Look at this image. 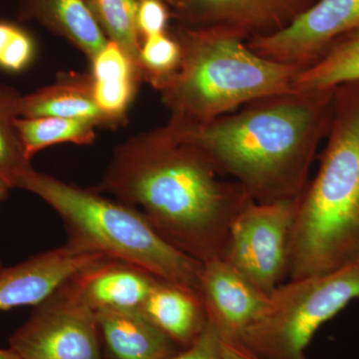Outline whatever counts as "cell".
<instances>
[{"mask_svg": "<svg viewBox=\"0 0 359 359\" xmlns=\"http://www.w3.org/2000/svg\"><path fill=\"white\" fill-rule=\"evenodd\" d=\"M15 125L30 161L40 151L57 144L90 145L96 140L98 128L93 122L59 117H20Z\"/></svg>", "mask_w": 359, "mask_h": 359, "instance_id": "20", "label": "cell"}, {"mask_svg": "<svg viewBox=\"0 0 359 359\" xmlns=\"http://www.w3.org/2000/svg\"><path fill=\"white\" fill-rule=\"evenodd\" d=\"M178 69L158 87L170 121L201 124L266 97L294 90L302 70L259 55L245 40L222 32L175 25Z\"/></svg>", "mask_w": 359, "mask_h": 359, "instance_id": "4", "label": "cell"}, {"mask_svg": "<svg viewBox=\"0 0 359 359\" xmlns=\"http://www.w3.org/2000/svg\"><path fill=\"white\" fill-rule=\"evenodd\" d=\"M20 117L85 120L98 128H109L94 99L90 74H62L53 84L22 95Z\"/></svg>", "mask_w": 359, "mask_h": 359, "instance_id": "18", "label": "cell"}, {"mask_svg": "<svg viewBox=\"0 0 359 359\" xmlns=\"http://www.w3.org/2000/svg\"><path fill=\"white\" fill-rule=\"evenodd\" d=\"M18 188L57 212L67 233L66 245L73 249L132 264L199 294L203 264L169 244L133 208L34 169Z\"/></svg>", "mask_w": 359, "mask_h": 359, "instance_id": "5", "label": "cell"}, {"mask_svg": "<svg viewBox=\"0 0 359 359\" xmlns=\"http://www.w3.org/2000/svg\"><path fill=\"white\" fill-rule=\"evenodd\" d=\"M34 55L32 37L20 26L0 21V68L21 72L32 65Z\"/></svg>", "mask_w": 359, "mask_h": 359, "instance_id": "24", "label": "cell"}, {"mask_svg": "<svg viewBox=\"0 0 359 359\" xmlns=\"http://www.w3.org/2000/svg\"><path fill=\"white\" fill-rule=\"evenodd\" d=\"M167 123L116 146L96 191L143 215L161 237L200 263L224 259L231 224L252 200Z\"/></svg>", "mask_w": 359, "mask_h": 359, "instance_id": "1", "label": "cell"}, {"mask_svg": "<svg viewBox=\"0 0 359 359\" xmlns=\"http://www.w3.org/2000/svg\"><path fill=\"white\" fill-rule=\"evenodd\" d=\"M359 299V264L330 273L287 280L238 341L262 359H308L318 330Z\"/></svg>", "mask_w": 359, "mask_h": 359, "instance_id": "6", "label": "cell"}, {"mask_svg": "<svg viewBox=\"0 0 359 359\" xmlns=\"http://www.w3.org/2000/svg\"><path fill=\"white\" fill-rule=\"evenodd\" d=\"M358 30L359 0H316L280 32L245 42L259 55L304 69Z\"/></svg>", "mask_w": 359, "mask_h": 359, "instance_id": "9", "label": "cell"}, {"mask_svg": "<svg viewBox=\"0 0 359 359\" xmlns=\"http://www.w3.org/2000/svg\"><path fill=\"white\" fill-rule=\"evenodd\" d=\"M222 337L209 321L191 346L165 359H222Z\"/></svg>", "mask_w": 359, "mask_h": 359, "instance_id": "26", "label": "cell"}, {"mask_svg": "<svg viewBox=\"0 0 359 359\" xmlns=\"http://www.w3.org/2000/svg\"><path fill=\"white\" fill-rule=\"evenodd\" d=\"M21 98L22 94L18 89L0 83V180L11 189L18 188L21 180L33 170L16 129Z\"/></svg>", "mask_w": 359, "mask_h": 359, "instance_id": "21", "label": "cell"}, {"mask_svg": "<svg viewBox=\"0 0 359 359\" xmlns=\"http://www.w3.org/2000/svg\"><path fill=\"white\" fill-rule=\"evenodd\" d=\"M170 20L171 13L165 0H139L136 25L141 40L169 32Z\"/></svg>", "mask_w": 359, "mask_h": 359, "instance_id": "25", "label": "cell"}, {"mask_svg": "<svg viewBox=\"0 0 359 359\" xmlns=\"http://www.w3.org/2000/svg\"><path fill=\"white\" fill-rule=\"evenodd\" d=\"M297 199L250 200L231 224L224 259L264 294L287 278L290 229Z\"/></svg>", "mask_w": 359, "mask_h": 359, "instance_id": "7", "label": "cell"}, {"mask_svg": "<svg viewBox=\"0 0 359 359\" xmlns=\"http://www.w3.org/2000/svg\"><path fill=\"white\" fill-rule=\"evenodd\" d=\"M222 359H262L238 340L222 337Z\"/></svg>", "mask_w": 359, "mask_h": 359, "instance_id": "27", "label": "cell"}, {"mask_svg": "<svg viewBox=\"0 0 359 359\" xmlns=\"http://www.w3.org/2000/svg\"><path fill=\"white\" fill-rule=\"evenodd\" d=\"M0 359H23L20 354L14 351L13 348H0Z\"/></svg>", "mask_w": 359, "mask_h": 359, "instance_id": "28", "label": "cell"}, {"mask_svg": "<svg viewBox=\"0 0 359 359\" xmlns=\"http://www.w3.org/2000/svg\"><path fill=\"white\" fill-rule=\"evenodd\" d=\"M359 82V30L335 43L313 65L299 73L297 91H323Z\"/></svg>", "mask_w": 359, "mask_h": 359, "instance_id": "19", "label": "cell"}, {"mask_svg": "<svg viewBox=\"0 0 359 359\" xmlns=\"http://www.w3.org/2000/svg\"><path fill=\"white\" fill-rule=\"evenodd\" d=\"M181 55L179 41L170 32L142 39L138 57L142 80L157 89L178 69Z\"/></svg>", "mask_w": 359, "mask_h": 359, "instance_id": "23", "label": "cell"}, {"mask_svg": "<svg viewBox=\"0 0 359 359\" xmlns=\"http://www.w3.org/2000/svg\"><path fill=\"white\" fill-rule=\"evenodd\" d=\"M18 16L63 37L89 60L108 42L86 0H21Z\"/></svg>", "mask_w": 359, "mask_h": 359, "instance_id": "16", "label": "cell"}, {"mask_svg": "<svg viewBox=\"0 0 359 359\" xmlns=\"http://www.w3.org/2000/svg\"><path fill=\"white\" fill-rule=\"evenodd\" d=\"M102 255L79 252L65 245L0 269V311L39 306L73 276Z\"/></svg>", "mask_w": 359, "mask_h": 359, "instance_id": "11", "label": "cell"}, {"mask_svg": "<svg viewBox=\"0 0 359 359\" xmlns=\"http://www.w3.org/2000/svg\"><path fill=\"white\" fill-rule=\"evenodd\" d=\"M318 173L297 199L287 280L359 264V82L334 90Z\"/></svg>", "mask_w": 359, "mask_h": 359, "instance_id": "3", "label": "cell"}, {"mask_svg": "<svg viewBox=\"0 0 359 359\" xmlns=\"http://www.w3.org/2000/svg\"><path fill=\"white\" fill-rule=\"evenodd\" d=\"M86 2L108 40L119 44L138 65L141 39L137 29L136 16L139 0Z\"/></svg>", "mask_w": 359, "mask_h": 359, "instance_id": "22", "label": "cell"}, {"mask_svg": "<svg viewBox=\"0 0 359 359\" xmlns=\"http://www.w3.org/2000/svg\"><path fill=\"white\" fill-rule=\"evenodd\" d=\"M334 90L266 97L201 124L168 121L257 203L294 200L330 131Z\"/></svg>", "mask_w": 359, "mask_h": 359, "instance_id": "2", "label": "cell"}, {"mask_svg": "<svg viewBox=\"0 0 359 359\" xmlns=\"http://www.w3.org/2000/svg\"><path fill=\"white\" fill-rule=\"evenodd\" d=\"M2 266H2L1 262H0V269H1Z\"/></svg>", "mask_w": 359, "mask_h": 359, "instance_id": "30", "label": "cell"}, {"mask_svg": "<svg viewBox=\"0 0 359 359\" xmlns=\"http://www.w3.org/2000/svg\"><path fill=\"white\" fill-rule=\"evenodd\" d=\"M9 347L23 359H104L96 313L66 283L34 306Z\"/></svg>", "mask_w": 359, "mask_h": 359, "instance_id": "8", "label": "cell"}, {"mask_svg": "<svg viewBox=\"0 0 359 359\" xmlns=\"http://www.w3.org/2000/svg\"><path fill=\"white\" fill-rule=\"evenodd\" d=\"M175 25L211 29L247 41L287 27L316 0H165Z\"/></svg>", "mask_w": 359, "mask_h": 359, "instance_id": "10", "label": "cell"}, {"mask_svg": "<svg viewBox=\"0 0 359 359\" xmlns=\"http://www.w3.org/2000/svg\"><path fill=\"white\" fill-rule=\"evenodd\" d=\"M199 294L208 321L224 339L238 341L269 299L224 259L203 264Z\"/></svg>", "mask_w": 359, "mask_h": 359, "instance_id": "12", "label": "cell"}, {"mask_svg": "<svg viewBox=\"0 0 359 359\" xmlns=\"http://www.w3.org/2000/svg\"><path fill=\"white\" fill-rule=\"evenodd\" d=\"M96 318L108 359H165L180 351L140 309H104Z\"/></svg>", "mask_w": 359, "mask_h": 359, "instance_id": "14", "label": "cell"}, {"mask_svg": "<svg viewBox=\"0 0 359 359\" xmlns=\"http://www.w3.org/2000/svg\"><path fill=\"white\" fill-rule=\"evenodd\" d=\"M11 189V187L9 186L8 184L2 181V180H0V205H1L2 203L4 202V200L6 199Z\"/></svg>", "mask_w": 359, "mask_h": 359, "instance_id": "29", "label": "cell"}, {"mask_svg": "<svg viewBox=\"0 0 359 359\" xmlns=\"http://www.w3.org/2000/svg\"><path fill=\"white\" fill-rule=\"evenodd\" d=\"M94 99L109 128L121 127L142 80L140 68L119 44L108 40L90 60Z\"/></svg>", "mask_w": 359, "mask_h": 359, "instance_id": "15", "label": "cell"}, {"mask_svg": "<svg viewBox=\"0 0 359 359\" xmlns=\"http://www.w3.org/2000/svg\"><path fill=\"white\" fill-rule=\"evenodd\" d=\"M158 282L143 269L104 257L81 269L66 285L96 313L104 309H140Z\"/></svg>", "mask_w": 359, "mask_h": 359, "instance_id": "13", "label": "cell"}, {"mask_svg": "<svg viewBox=\"0 0 359 359\" xmlns=\"http://www.w3.org/2000/svg\"><path fill=\"white\" fill-rule=\"evenodd\" d=\"M140 311L182 348L193 344L208 321L198 292L162 280L156 283Z\"/></svg>", "mask_w": 359, "mask_h": 359, "instance_id": "17", "label": "cell"}]
</instances>
